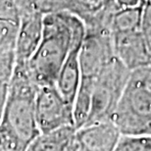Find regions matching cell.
Segmentation results:
<instances>
[{
	"label": "cell",
	"mask_w": 151,
	"mask_h": 151,
	"mask_svg": "<svg viewBox=\"0 0 151 151\" xmlns=\"http://www.w3.org/2000/svg\"><path fill=\"white\" fill-rule=\"evenodd\" d=\"M19 22L16 0H0V55L14 51Z\"/></svg>",
	"instance_id": "7c38bea8"
},
{
	"label": "cell",
	"mask_w": 151,
	"mask_h": 151,
	"mask_svg": "<svg viewBox=\"0 0 151 151\" xmlns=\"http://www.w3.org/2000/svg\"><path fill=\"white\" fill-rule=\"evenodd\" d=\"M39 86L26 64L15 63L5 106L0 120V150H28L40 134L35 116V97Z\"/></svg>",
	"instance_id": "7a4b0ae2"
},
{
	"label": "cell",
	"mask_w": 151,
	"mask_h": 151,
	"mask_svg": "<svg viewBox=\"0 0 151 151\" xmlns=\"http://www.w3.org/2000/svg\"><path fill=\"white\" fill-rule=\"evenodd\" d=\"M34 1H35V0H16L18 8H19V11L22 10V9H25L27 7H29V6L31 5Z\"/></svg>",
	"instance_id": "ac0fdd59"
},
{
	"label": "cell",
	"mask_w": 151,
	"mask_h": 151,
	"mask_svg": "<svg viewBox=\"0 0 151 151\" xmlns=\"http://www.w3.org/2000/svg\"><path fill=\"white\" fill-rule=\"evenodd\" d=\"M140 31L151 56V0H145L144 2Z\"/></svg>",
	"instance_id": "2e32d148"
},
{
	"label": "cell",
	"mask_w": 151,
	"mask_h": 151,
	"mask_svg": "<svg viewBox=\"0 0 151 151\" xmlns=\"http://www.w3.org/2000/svg\"><path fill=\"white\" fill-rule=\"evenodd\" d=\"M35 116L39 132H46L74 125V106L63 97L55 83L45 84L37 92Z\"/></svg>",
	"instance_id": "8992f818"
},
{
	"label": "cell",
	"mask_w": 151,
	"mask_h": 151,
	"mask_svg": "<svg viewBox=\"0 0 151 151\" xmlns=\"http://www.w3.org/2000/svg\"><path fill=\"white\" fill-rule=\"evenodd\" d=\"M81 45V44L72 48L59 72L55 83L56 87L63 95V97L73 106L81 77L80 58H78Z\"/></svg>",
	"instance_id": "8fae6325"
},
{
	"label": "cell",
	"mask_w": 151,
	"mask_h": 151,
	"mask_svg": "<svg viewBox=\"0 0 151 151\" xmlns=\"http://www.w3.org/2000/svg\"><path fill=\"white\" fill-rule=\"evenodd\" d=\"M77 128L67 125L46 132H40L29 144L28 150L78 151L76 142Z\"/></svg>",
	"instance_id": "30bf717a"
},
{
	"label": "cell",
	"mask_w": 151,
	"mask_h": 151,
	"mask_svg": "<svg viewBox=\"0 0 151 151\" xmlns=\"http://www.w3.org/2000/svg\"><path fill=\"white\" fill-rule=\"evenodd\" d=\"M15 65V55L13 52H8L0 55V120L5 106L10 81Z\"/></svg>",
	"instance_id": "5bb4252c"
},
{
	"label": "cell",
	"mask_w": 151,
	"mask_h": 151,
	"mask_svg": "<svg viewBox=\"0 0 151 151\" xmlns=\"http://www.w3.org/2000/svg\"><path fill=\"white\" fill-rule=\"evenodd\" d=\"M115 56L129 70L144 67L151 63V56L140 29L112 35Z\"/></svg>",
	"instance_id": "9c48e42d"
},
{
	"label": "cell",
	"mask_w": 151,
	"mask_h": 151,
	"mask_svg": "<svg viewBox=\"0 0 151 151\" xmlns=\"http://www.w3.org/2000/svg\"><path fill=\"white\" fill-rule=\"evenodd\" d=\"M145 0H103L104 4L116 7H125V6H137L144 4Z\"/></svg>",
	"instance_id": "e0dca14e"
},
{
	"label": "cell",
	"mask_w": 151,
	"mask_h": 151,
	"mask_svg": "<svg viewBox=\"0 0 151 151\" xmlns=\"http://www.w3.org/2000/svg\"><path fill=\"white\" fill-rule=\"evenodd\" d=\"M117 151H151V134H121Z\"/></svg>",
	"instance_id": "9a60e30c"
},
{
	"label": "cell",
	"mask_w": 151,
	"mask_h": 151,
	"mask_svg": "<svg viewBox=\"0 0 151 151\" xmlns=\"http://www.w3.org/2000/svg\"><path fill=\"white\" fill-rule=\"evenodd\" d=\"M121 132L113 121L86 124L77 129L78 151H113L120 139Z\"/></svg>",
	"instance_id": "52a82bcc"
},
{
	"label": "cell",
	"mask_w": 151,
	"mask_h": 151,
	"mask_svg": "<svg viewBox=\"0 0 151 151\" xmlns=\"http://www.w3.org/2000/svg\"><path fill=\"white\" fill-rule=\"evenodd\" d=\"M86 25L70 12L44 15L41 39L27 63L29 76L38 86L54 84L72 48L81 44Z\"/></svg>",
	"instance_id": "6da1fadb"
},
{
	"label": "cell",
	"mask_w": 151,
	"mask_h": 151,
	"mask_svg": "<svg viewBox=\"0 0 151 151\" xmlns=\"http://www.w3.org/2000/svg\"><path fill=\"white\" fill-rule=\"evenodd\" d=\"M112 121L122 134H151V83L140 68L132 71Z\"/></svg>",
	"instance_id": "3957f363"
},
{
	"label": "cell",
	"mask_w": 151,
	"mask_h": 151,
	"mask_svg": "<svg viewBox=\"0 0 151 151\" xmlns=\"http://www.w3.org/2000/svg\"><path fill=\"white\" fill-rule=\"evenodd\" d=\"M44 15L35 10L20 12L14 47L15 63L26 64L35 53L41 39Z\"/></svg>",
	"instance_id": "ba28073f"
},
{
	"label": "cell",
	"mask_w": 151,
	"mask_h": 151,
	"mask_svg": "<svg viewBox=\"0 0 151 151\" xmlns=\"http://www.w3.org/2000/svg\"><path fill=\"white\" fill-rule=\"evenodd\" d=\"M115 57L112 32L108 29H86L78 53L81 80L94 81Z\"/></svg>",
	"instance_id": "5b68a950"
},
{
	"label": "cell",
	"mask_w": 151,
	"mask_h": 151,
	"mask_svg": "<svg viewBox=\"0 0 151 151\" xmlns=\"http://www.w3.org/2000/svg\"><path fill=\"white\" fill-rule=\"evenodd\" d=\"M143 5L117 7L111 14L110 29L112 35L140 29Z\"/></svg>",
	"instance_id": "4fadbf2b"
},
{
	"label": "cell",
	"mask_w": 151,
	"mask_h": 151,
	"mask_svg": "<svg viewBox=\"0 0 151 151\" xmlns=\"http://www.w3.org/2000/svg\"><path fill=\"white\" fill-rule=\"evenodd\" d=\"M131 73L132 71L117 57L103 69L94 81L89 114L86 124L112 121Z\"/></svg>",
	"instance_id": "277c9868"
},
{
	"label": "cell",
	"mask_w": 151,
	"mask_h": 151,
	"mask_svg": "<svg viewBox=\"0 0 151 151\" xmlns=\"http://www.w3.org/2000/svg\"><path fill=\"white\" fill-rule=\"evenodd\" d=\"M78 2H81V3H84V4H94L92 0H77Z\"/></svg>",
	"instance_id": "d6986e66"
},
{
	"label": "cell",
	"mask_w": 151,
	"mask_h": 151,
	"mask_svg": "<svg viewBox=\"0 0 151 151\" xmlns=\"http://www.w3.org/2000/svg\"><path fill=\"white\" fill-rule=\"evenodd\" d=\"M94 4H100L101 2H103V0H92Z\"/></svg>",
	"instance_id": "ffe728a7"
}]
</instances>
